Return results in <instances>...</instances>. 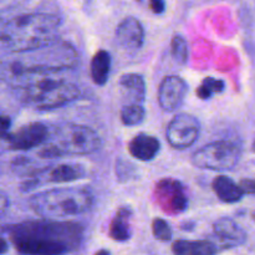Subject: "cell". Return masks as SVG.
Masks as SVG:
<instances>
[{
    "label": "cell",
    "instance_id": "d4e9b609",
    "mask_svg": "<svg viewBox=\"0 0 255 255\" xmlns=\"http://www.w3.org/2000/svg\"><path fill=\"white\" fill-rule=\"evenodd\" d=\"M152 233L157 241L169 242L172 239V229L164 219L156 218L152 223Z\"/></svg>",
    "mask_w": 255,
    "mask_h": 255
},
{
    "label": "cell",
    "instance_id": "8992f818",
    "mask_svg": "<svg viewBox=\"0 0 255 255\" xmlns=\"http://www.w3.org/2000/svg\"><path fill=\"white\" fill-rule=\"evenodd\" d=\"M102 139L95 129L87 126L67 124L55 131L52 139L42 146L37 156L44 159L64 156H85L101 148Z\"/></svg>",
    "mask_w": 255,
    "mask_h": 255
},
{
    "label": "cell",
    "instance_id": "f1b7e54d",
    "mask_svg": "<svg viewBox=\"0 0 255 255\" xmlns=\"http://www.w3.org/2000/svg\"><path fill=\"white\" fill-rule=\"evenodd\" d=\"M6 249H7L6 241H5V238H1V252H0V253L5 254V253H6Z\"/></svg>",
    "mask_w": 255,
    "mask_h": 255
},
{
    "label": "cell",
    "instance_id": "cb8c5ba5",
    "mask_svg": "<svg viewBox=\"0 0 255 255\" xmlns=\"http://www.w3.org/2000/svg\"><path fill=\"white\" fill-rule=\"evenodd\" d=\"M115 172H116V176L120 182H128L129 179L136 176V166L129 163L128 161L119 158L116 161V166H115Z\"/></svg>",
    "mask_w": 255,
    "mask_h": 255
},
{
    "label": "cell",
    "instance_id": "6da1fadb",
    "mask_svg": "<svg viewBox=\"0 0 255 255\" xmlns=\"http://www.w3.org/2000/svg\"><path fill=\"white\" fill-rule=\"evenodd\" d=\"M79 61L76 49L70 42L59 39L40 49L9 55L2 60L0 76L7 86L17 90L75 69Z\"/></svg>",
    "mask_w": 255,
    "mask_h": 255
},
{
    "label": "cell",
    "instance_id": "8fae6325",
    "mask_svg": "<svg viewBox=\"0 0 255 255\" xmlns=\"http://www.w3.org/2000/svg\"><path fill=\"white\" fill-rule=\"evenodd\" d=\"M188 85L182 77L169 75L162 80L158 87V104L166 112H173L183 105Z\"/></svg>",
    "mask_w": 255,
    "mask_h": 255
},
{
    "label": "cell",
    "instance_id": "e0dca14e",
    "mask_svg": "<svg viewBox=\"0 0 255 255\" xmlns=\"http://www.w3.org/2000/svg\"><path fill=\"white\" fill-rule=\"evenodd\" d=\"M132 217V209L129 207H121L115 214L110 224L109 234L115 242H127L131 238V226L129 219Z\"/></svg>",
    "mask_w": 255,
    "mask_h": 255
},
{
    "label": "cell",
    "instance_id": "4316f807",
    "mask_svg": "<svg viewBox=\"0 0 255 255\" xmlns=\"http://www.w3.org/2000/svg\"><path fill=\"white\" fill-rule=\"evenodd\" d=\"M241 187L244 193L247 194H255V179L246 178L241 181Z\"/></svg>",
    "mask_w": 255,
    "mask_h": 255
},
{
    "label": "cell",
    "instance_id": "ba28073f",
    "mask_svg": "<svg viewBox=\"0 0 255 255\" xmlns=\"http://www.w3.org/2000/svg\"><path fill=\"white\" fill-rule=\"evenodd\" d=\"M201 133V125L193 115H176L168 124L166 129V138L168 143L176 149H186L193 146Z\"/></svg>",
    "mask_w": 255,
    "mask_h": 255
},
{
    "label": "cell",
    "instance_id": "4fadbf2b",
    "mask_svg": "<svg viewBox=\"0 0 255 255\" xmlns=\"http://www.w3.org/2000/svg\"><path fill=\"white\" fill-rule=\"evenodd\" d=\"M124 105H143L146 99V82L139 74H125L119 81Z\"/></svg>",
    "mask_w": 255,
    "mask_h": 255
},
{
    "label": "cell",
    "instance_id": "5b68a950",
    "mask_svg": "<svg viewBox=\"0 0 255 255\" xmlns=\"http://www.w3.org/2000/svg\"><path fill=\"white\" fill-rule=\"evenodd\" d=\"M15 91L22 104L37 111L60 109L76 101L81 95L76 84L57 77L39 80Z\"/></svg>",
    "mask_w": 255,
    "mask_h": 255
},
{
    "label": "cell",
    "instance_id": "f546056e",
    "mask_svg": "<svg viewBox=\"0 0 255 255\" xmlns=\"http://www.w3.org/2000/svg\"><path fill=\"white\" fill-rule=\"evenodd\" d=\"M95 255H111V253L109 251H106V249H101V251L97 252Z\"/></svg>",
    "mask_w": 255,
    "mask_h": 255
},
{
    "label": "cell",
    "instance_id": "277c9868",
    "mask_svg": "<svg viewBox=\"0 0 255 255\" xmlns=\"http://www.w3.org/2000/svg\"><path fill=\"white\" fill-rule=\"evenodd\" d=\"M95 197L86 187H64L39 192L30 197L29 206L42 219L59 221L77 217L92 208Z\"/></svg>",
    "mask_w": 255,
    "mask_h": 255
},
{
    "label": "cell",
    "instance_id": "603a6c76",
    "mask_svg": "<svg viewBox=\"0 0 255 255\" xmlns=\"http://www.w3.org/2000/svg\"><path fill=\"white\" fill-rule=\"evenodd\" d=\"M188 44H187L186 39L179 34L174 35L171 41V54L174 61L184 65L188 61Z\"/></svg>",
    "mask_w": 255,
    "mask_h": 255
},
{
    "label": "cell",
    "instance_id": "7402d4cb",
    "mask_svg": "<svg viewBox=\"0 0 255 255\" xmlns=\"http://www.w3.org/2000/svg\"><path fill=\"white\" fill-rule=\"evenodd\" d=\"M226 89V82L216 77H206L197 89V96L202 100H208L214 95L221 94Z\"/></svg>",
    "mask_w": 255,
    "mask_h": 255
},
{
    "label": "cell",
    "instance_id": "ffe728a7",
    "mask_svg": "<svg viewBox=\"0 0 255 255\" xmlns=\"http://www.w3.org/2000/svg\"><path fill=\"white\" fill-rule=\"evenodd\" d=\"M159 188L171 192V206L174 211L183 212L188 206V199L183 192V187L179 182L173 179H164L158 184Z\"/></svg>",
    "mask_w": 255,
    "mask_h": 255
},
{
    "label": "cell",
    "instance_id": "83f0119b",
    "mask_svg": "<svg viewBox=\"0 0 255 255\" xmlns=\"http://www.w3.org/2000/svg\"><path fill=\"white\" fill-rule=\"evenodd\" d=\"M0 121H1V137H5L7 133H10L9 128H10V125H11V120H10V117L2 115Z\"/></svg>",
    "mask_w": 255,
    "mask_h": 255
},
{
    "label": "cell",
    "instance_id": "484cf974",
    "mask_svg": "<svg viewBox=\"0 0 255 255\" xmlns=\"http://www.w3.org/2000/svg\"><path fill=\"white\" fill-rule=\"evenodd\" d=\"M149 9L153 14H163L166 10V0H148Z\"/></svg>",
    "mask_w": 255,
    "mask_h": 255
},
{
    "label": "cell",
    "instance_id": "1f68e13d",
    "mask_svg": "<svg viewBox=\"0 0 255 255\" xmlns=\"http://www.w3.org/2000/svg\"><path fill=\"white\" fill-rule=\"evenodd\" d=\"M254 151H255V143H254Z\"/></svg>",
    "mask_w": 255,
    "mask_h": 255
},
{
    "label": "cell",
    "instance_id": "ac0fdd59",
    "mask_svg": "<svg viewBox=\"0 0 255 255\" xmlns=\"http://www.w3.org/2000/svg\"><path fill=\"white\" fill-rule=\"evenodd\" d=\"M174 255H217L218 247L211 241H176L172 244Z\"/></svg>",
    "mask_w": 255,
    "mask_h": 255
},
{
    "label": "cell",
    "instance_id": "9c48e42d",
    "mask_svg": "<svg viewBox=\"0 0 255 255\" xmlns=\"http://www.w3.org/2000/svg\"><path fill=\"white\" fill-rule=\"evenodd\" d=\"M86 174L84 166L77 163H61L55 167H45L41 172L22 184L24 191H30L45 183H67L82 179Z\"/></svg>",
    "mask_w": 255,
    "mask_h": 255
},
{
    "label": "cell",
    "instance_id": "9a60e30c",
    "mask_svg": "<svg viewBox=\"0 0 255 255\" xmlns=\"http://www.w3.org/2000/svg\"><path fill=\"white\" fill-rule=\"evenodd\" d=\"M161 151V143L154 136L139 133L134 136L128 143V152L133 158L148 162L156 158Z\"/></svg>",
    "mask_w": 255,
    "mask_h": 255
},
{
    "label": "cell",
    "instance_id": "d6986e66",
    "mask_svg": "<svg viewBox=\"0 0 255 255\" xmlns=\"http://www.w3.org/2000/svg\"><path fill=\"white\" fill-rule=\"evenodd\" d=\"M111 72V55L106 50H99L94 55L90 64V75L92 81L99 86H104Z\"/></svg>",
    "mask_w": 255,
    "mask_h": 255
},
{
    "label": "cell",
    "instance_id": "7a4b0ae2",
    "mask_svg": "<svg viewBox=\"0 0 255 255\" xmlns=\"http://www.w3.org/2000/svg\"><path fill=\"white\" fill-rule=\"evenodd\" d=\"M19 253L26 255H62L76 248L82 239V228L61 221L25 222L4 229Z\"/></svg>",
    "mask_w": 255,
    "mask_h": 255
},
{
    "label": "cell",
    "instance_id": "44dd1931",
    "mask_svg": "<svg viewBox=\"0 0 255 255\" xmlns=\"http://www.w3.org/2000/svg\"><path fill=\"white\" fill-rule=\"evenodd\" d=\"M146 117L143 105H124L121 109V121L126 126H137Z\"/></svg>",
    "mask_w": 255,
    "mask_h": 255
},
{
    "label": "cell",
    "instance_id": "3957f363",
    "mask_svg": "<svg viewBox=\"0 0 255 255\" xmlns=\"http://www.w3.org/2000/svg\"><path fill=\"white\" fill-rule=\"evenodd\" d=\"M61 17L51 12H29L2 20L0 44L2 54L31 51L57 41Z\"/></svg>",
    "mask_w": 255,
    "mask_h": 255
},
{
    "label": "cell",
    "instance_id": "5bb4252c",
    "mask_svg": "<svg viewBox=\"0 0 255 255\" xmlns=\"http://www.w3.org/2000/svg\"><path fill=\"white\" fill-rule=\"evenodd\" d=\"M213 231L227 248L239 247L246 243L247 233L237 222L231 218H221L214 223Z\"/></svg>",
    "mask_w": 255,
    "mask_h": 255
},
{
    "label": "cell",
    "instance_id": "2e32d148",
    "mask_svg": "<svg viewBox=\"0 0 255 255\" xmlns=\"http://www.w3.org/2000/svg\"><path fill=\"white\" fill-rule=\"evenodd\" d=\"M212 187H213L214 193L218 197L219 201L228 204L238 203L246 194L242 189L241 184L236 183L233 179L227 176L216 177L213 183H212Z\"/></svg>",
    "mask_w": 255,
    "mask_h": 255
},
{
    "label": "cell",
    "instance_id": "4dcf8cb0",
    "mask_svg": "<svg viewBox=\"0 0 255 255\" xmlns=\"http://www.w3.org/2000/svg\"><path fill=\"white\" fill-rule=\"evenodd\" d=\"M253 217H254V221H255V213H254V216H253Z\"/></svg>",
    "mask_w": 255,
    "mask_h": 255
},
{
    "label": "cell",
    "instance_id": "30bf717a",
    "mask_svg": "<svg viewBox=\"0 0 255 255\" xmlns=\"http://www.w3.org/2000/svg\"><path fill=\"white\" fill-rule=\"evenodd\" d=\"M49 133V128L44 124L31 122L7 133L2 139L7 142V146L12 151H29L46 143Z\"/></svg>",
    "mask_w": 255,
    "mask_h": 255
},
{
    "label": "cell",
    "instance_id": "52a82bcc",
    "mask_svg": "<svg viewBox=\"0 0 255 255\" xmlns=\"http://www.w3.org/2000/svg\"><path fill=\"white\" fill-rule=\"evenodd\" d=\"M241 147L228 139L212 142L194 152L192 163L201 169L231 171L241 159Z\"/></svg>",
    "mask_w": 255,
    "mask_h": 255
},
{
    "label": "cell",
    "instance_id": "7c38bea8",
    "mask_svg": "<svg viewBox=\"0 0 255 255\" xmlns=\"http://www.w3.org/2000/svg\"><path fill=\"white\" fill-rule=\"evenodd\" d=\"M117 45L127 51H137L143 46L144 29L139 20L133 16H127L117 25L115 31Z\"/></svg>",
    "mask_w": 255,
    "mask_h": 255
}]
</instances>
